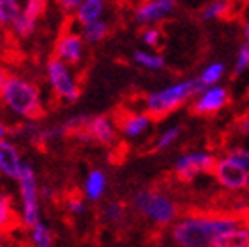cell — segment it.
<instances>
[{
    "instance_id": "11",
    "label": "cell",
    "mask_w": 249,
    "mask_h": 247,
    "mask_svg": "<svg viewBox=\"0 0 249 247\" xmlns=\"http://www.w3.org/2000/svg\"><path fill=\"white\" fill-rule=\"evenodd\" d=\"M53 57L58 58L60 62L67 64L71 67H76L82 64L85 57V43H83L82 35L76 30H64L58 35L55 48H53Z\"/></svg>"
},
{
    "instance_id": "27",
    "label": "cell",
    "mask_w": 249,
    "mask_h": 247,
    "mask_svg": "<svg viewBox=\"0 0 249 247\" xmlns=\"http://www.w3.org/2000/svg\"><path fill=\"white\" fill-rule=\"evenodd\" d=\"M180 134H182V125H180V124H172V125L164 127L163 131L158 134L156 141H154V150L164 152L168 148H172L173 145L178 141Z\"/></svg>"
},
{
    "instance_id": "32",
    "label": "cell",
    "mask_w": 249,
    "mask_h": 247,
    "mask_svg": "<svg viewBox=\"0 0 249 247\" xmlns=\"http://www.w3.org/2000/svg\"><path fill=\"white\" fill-rule=\"evenodd\" d=\"M66 210L71 215H83L89 210V203L83 196H69L66 200Z\"/></svg>"
},
{
    "instance_id": "17",
    "label": "cell",
    "mask_w": 249,
    "mask_h": 247,
    "mask_svg": "<svg viewBox=\"0 0 249 247\" xmlns=\"http://www.w3.org/2000/svg\"><path fill=\"white\" fill-rule=\"evenodd\" d=\"M106 191H108V175L105 173V170L94 168L89 171L82 185V196L85 198V201L99 203L105 198Z\"/></svg>"
},
{
    "instance_id": "3",
    "label": "cell",
    "mask_w": 249,
    "mask_h": 247,
    "mask_svg": "<svg viewBox=\"0 0 249 247\" xmlns=\"http://www.w3.org/2000/svg\"><path fill=\"white\" fill-rule=\"evenodd\" d=\"M196 78L178 80L173 83H168L164 87H159L156 90H150L143 97V111L149 113L152 119H161L166 115L173 113L180 106L187 105L195 99V95L200 92Z\"/></svg>"
},
{
    "instance_id": "20",
    "label": "cell",
    "mask_w": 249,
    "mask_h": 247,
    "mask_svg": "<svg viewBox=\"0 0 249 247\" xmlns=\"http://www.w3.org/2000/svg\"><path fill=\"white\" fill-rule=\"evenodd\" d=\"M226 71H228V67H226L225 62H221V60L209 62V64L198 72V76H196L200 88H209V87L221 85L223 78L226 76Z\"/></svg>"
},
{
    "instance_id": "26",
    "label": "cell",
    "mask_w": 249,
    "mask_h": 247,
    "mask_svg": "<svg viewBox=\"0 0 249 247\" xmlns=\"http://www.w3.org/2000/svg\"><path fill=\"white\" fill-rule=\"evenodd\" d=\"M16 221H18V209L13 203V198L9 193L0 191V229L5 231L13 228Z\"/></svg>"
},
{
    "instance_id": "6",
    "label": "cell",
    "mask_w": 249,
    "mask_h": 247,
    "mask_svg": "<svg viewBox=\"0 0 249 247\" xmlns=\"http://www.w3.org/2000/svg\"><path fill=\"white\" fill-rule=\"evenodd\" d=\"M44 72H46L50 88L57 95V99H60L62 103H76L80 99L82 87H80V80L76 76L74 67L67 66L58 58L52 57L46 62Z\"/></svg>"
},
{
    "instance_id": "29",
    "label": "cell",
    "mask_w": 249,
    "mask_h": 247,
    "mask_svg": "<svg viewBox=\"0 0 249 247\" xmlns=\"http://www.w3.org/2000/svg\"><path fill=\"white\" fill-rule=\"evenodd\" d=\"M164 34L159 27H143L140 30V41L147 48H152V52H156L161 44H163Z\"/></svg>"
},
{
    "instance_id": "41",
    "label": "cell",
    "mask_w": 249,
    "mask_h": 247,
    "mask_svg": "<svg viewBox=\"0 0 249 247\" xmlns=\"http://www.w3.org/2000/svg\"><path fill=\"white\" fill-rule=\"evenodd\" d=\"M0 180H2V175H0Z\"/></svg>"
},
{
    "instance_id": "14",
    "label": "cell",
    "mask_w": 249,
    "mask_h": 247,
    "mask_svg": "<svg viewBox=\"0 0 249 247\" xmlns=\"http://www.w3.org/2000/svg\"><path fill=\"white\" fill-rule=\"evenodd\" d=\"M46 5H48V2H44V0H27L23 4L21 15L15 21V25L11 27L9 32L16 39L32 37L36 29H37V21L44 15V11H46Z\"/></svg>"
},
{
    "instance_id": "34",
    "label": "cell",
    "mask_w": 249,
    "mask_h": 247,
    "mask_svg": "<svg viewBox=\"0 0 249 247\" xmlns=\"http://www.w3.org/2000/svg\"><path fill=\"white\" fill-rule=\"evenodd\" d=\"M39 193H41V200H43V201H53V200H55V196H57L55 189H53L50 184H41V187H39Z\"/></svg>"
},
{
    "instance_id": "15",
    "label": "cell",
    "mask_w": 249,
    "mask_h": 247,
    "mask_svg": "<svg viewBox=\"0 0 249 247\" xmlns=\"http://www.w3.org/2000/svg\"><path fill=\"white\" fill-rule=\"evenodd\" d=\"M23 154L15 140H0V175L7 180H18L25 166Z\"/></svg>"
},
{
    "instance_id": "4",
    "label": "cell",
    "mask_w": 249,
    "mask_h": 247,
    "mask_svg": "<svg viewBox=\"0 0 249 247\" xmlns=\"http://www.w3.org/2000/svg\"><path fill=\"white\" fill-rule=\"evenodd\" d=\"M131 207L136 214L156 226H172L178 219V205L163 191L145 187L138 189L131 198Z\"/></svg>"
},
{
    "instance_id": "16",
    "label": "cell",
    "mask_w": 249,
    "mask_h": 247,
    "mask_svg": "<svg viewBox=\"0 0 249 247\" xmlns=\"http://www.w3.org/2000/svg\"><path fill=\"white\" fill-rule=\"evenodd\" d=\"M154 119L145 111H131L119 120V134L125 140H138L150 131Z\"/></svg>"
},
{
    "instance_id": "40",
    "label": "cell",
    "mask_w": 249,
    "mask_h": 247,
    "mask_svg": "<svg viewBox=\"0 0 249 247\" xmlns=\"http://www.w3.org/2000/svg\"><path fill=\"white\" fill-rule=\"evenodd\" d=\"M2 244H4V231L0 229V247H2Z\"/></svg>"
},
{
    "instance_id": "12",
    "label": "cell",
    "mask_w": 249,
    "mask_h": 247,
    "mask_svg": "<svg viewBox=\"0 0 249 247\" xmlns=\"http://www.w3.org/2000/svg\"><path fill=\"white\" fill-rule=\"evenodd\" d=\"M212 175L221 187H225L228 191H242L249 185V171L237 166L225 154L217 157Z\"/></svg>"
},
{
    "instance_id": "33",
    "label": "cell",
    "mask_w": 249,
    "mask_h": 247,
    "mask_svg": "<svg viewBox=\"0 0 249 247\" xmlns=\"http://www.w3.org/2000/svg\"><path fill=\"white\" fill-rule=\"evenodd\" d=\"M80 2H82V0H58L57 5L64 11V13H67V15H69V13L74 15V11L78 9Z\"/></svg>"
},
{
    "instance_id": "2",
    "label": "cell",
    "mask_w": 249,
    "mask_h": 247,
    "mask_svg": "<svg viewBox=\"0 0 249 247\" xmlns=\"http://www.w3.org/2000/svg\"><path fill=\"white\" fill-rule=\"evenodd\" d=\"M0 105L23 122L39 120L44 111L39 87L29 78L13 72L7 74L4 85L0 88Z\"/></svg>"
},
{
    "instance_id": "30",
    "label": "cell",
    "mask_w": 249,
    "mask_h": 247,
    "mask_svg": "<svg viewBox=\"0 0 249 247\" xmlns=\"http://www.w3.org/2000/svg\"><path fill=\"white\" fill-rule=\"evenodd\" d=\"M249 71V46L248 44H240L237 53H235V60H233V76H242Z\"/></svg>"
},
{
    "instance_id": "13",
    "label": "cell",
    "mask_w": 249,
    "mask_h": 247,
    "mask_svg": "<svg viewBox=\"0 0 249 247\" xmlns=\"http://www.w3.org/2000/svg\"><path fill=\"white\" fill-rule=\"evenodd\" d=\"M13 138L21 140V141H27L32 147H44L52 141H57L58 134L57 129H55V124L52 125H46V124H41L39 120H29V122L19 124L18 127L11 131Z\"/></svg>"
},
{
    "instance_id": "28",
    "label": "cell",
    "mask_w": 249,
    "mask_h": 247,
    "mask_svg": "<svg viewBox=\"0 0 249 247\" xmlns=\"http://www.w3.org/2000/svg\"><path fill=\"white\" fill-rule=\"evenodd\" d=\"M231 9V2L228 0H212L200 9V19L203 21H214V19L225 18Z\"/></svg>"
},
{
    "instance_id": "22",
    "label": "cell",
    "mask_w": 249,
    "mask_h": 247,
    "mask_svg": "<svg viewBox=\"0 0 249 247\" xmlns=\"http://www.w3.org/2000/svg\"><path fill=\"white\" fill-rule=\"evenodd\" d=\"M78 32H80L85 44H99L101 41H105L110 35V23L103 18L97 19V21H92L89 25H83V27H80Z\"/></svg>"
},
{
    "instance_id": "21",
    "label": "cell",
    "mask_w": 249,
    "mask_h": 247,
    "mask_svg": "<svg viewBox=\"0 0 249 247\" xmlns=\"http://www.w3.org/2000/svg\"><path fill=\"white\" fill-rule=\"evenodd\" d=\"M131 58L138 67L150 72H159L166 67V58L159 52H152V50H134Z\"/></svg>"
},
{
    "instance_id": "38",
    "label": "cell",
    "mask_w": 249,
    "mask_h": 247,
    "mask_svg": "<svg viewBox=\"0 0 249 247\" xmlns=\"http://www.w3.org/2000/svg\"><path fill=\"white\" fill-rule=\"evenodd\" d=\"M242 43L249 46V18L242 21Z\"/></svg>"
},
{
    "instance_id": "23",
    "label": "cell",
    "mask_w": 249,
    "mask_h": 247,
    "mask_svg": "<svg viewBox=\"0 0 249 247\" xmlns=\"http://www.w3.org/2000/svg\"><path fill=\"white\" fill-rule=\"evenodd\" d=\"M101 217L110 226H122L127 219V205L120 200L108 201L101 209Z\"/></svg>"
},
{
    "instance_id": "35",
    "label": "cell",
    "mask_w": 249,
    "mask_h": 247,
    "mask_svg": "<svg viewBox=\"0 0 249 247\" xmlns=\"http://www.w3.org/2000/svg\"><path fill=\"white\" fill-rule=\"evenodd\" d=\"M237 131L244 136H249V113L242 115L239 120H237Z\"/></svg>"
},
{
    "instance_id": "37",
    "label": "cell",
    "mask_w": 249,
    "mask_h": 247,
    "mask_svg": "<svg viewBox=\"0 0 249 247\" xmlns=\"http://www.w3.org/2000/svg\"><path fill=\"white\" fill-rule=\"evenodd\" d=\"M5 52H7V37H5L4 30H0V60L4 58Z\"/></svg>"
},
{
    "instance_id": "1",
    "label": "cell",
    "mask_w": 249,
    "mask_h": 247,
    "mask_svg": "<svg viewBox=\"0 0 249 247\" xmlns=\"http://www.w3.org/2000/svg\"><path fill=\"white\" fill-rule=\"evenodd\" d=\"M239 223V219L231 215H184L172 224L170 238L177 247H212L217 235L235 228Z\"/></svg>"
},
{
    "instance_id": "36",
    "label": "cell",
    "mask_w": 249,
    "mask_h": 247,
    "mask_svg": "<svg viewBox=\"0 0 249 247\" xmlns=\"http://www.w3.org/2000/svg\"><path fill=\"white\" fill-rule=\"evenodd\" d=\"M11 134V127L4 122V119L0 117V140H7Z\"/></svg>"
},
{
    "instance_id": "8",
    "label": "cell",
    "mask_w": 249,
    "mask_h": 247,
    "mask_svg": "<svg viewBox=\"0 0 249 247\" xmlns=\"http://www.w3.org/2000/svg\"><path fill=\"white\" fill-rule=\"evenodd\" d=\"M72 138L80 143H99L105 147H111L119 140V125L111 117L90 115L83 129H80Z\"/></svg>"
},
{
    "instance_id": "25",
    "label": "cell",
    "mask_w": 249,
    "mask_h": 247,
    "mask_svg": "<svg viewBox=\"0 0 249 247\" xmlns=\"http://www.w3.org/2000/svg\"><path fill=\"white\" fill-rule=\"evenodd\" d=\"M27 235H29L30 247H53V242H55L53 229L44 221L27 229Z\"/></svg>"
},
{
    "instance_id": "9",
    "label": "cell",
    "mask_w": 249,
    "mask_h": 247,
    "mask_svg": "<svg viewBox=\"0 0 249 247\" xmlns=\"http://www.w3.org/2000/svg\"><path fill=\"white\" fill-rule=\"evenodd\" d=\"M177 0H145L134 5L133 21L143 27H159L161 21L168 19L177 11Z\"/></svg>"
},
{
    "instance_id": "10",
    "label": "cell",
    "mask_w": 249,
    "mask_h": 247,
    "mask_svg": "<svg viewBox=\"0 0 249 247\" xmlns=\"http://www.w3.org/2000/svg\"><path fill=\"white\" fill-rule=\"evenodd\" d=\"M228 103H230V90L225 85L201 88L195 95V99L191 101V111L200 117H211L226 108Z\"/></svg>"
},
{
    "instance_id": "5",
    "label": "cell",
    "mask_w": 249,
    "mask_h": 247,
    "mask_svg": "<svg viewBox=\"0 0 249 247\" xmlns=\"http://www.w3.org/2000/svg\"><path fill=\"white\" fill-rule=\"evenodd\" d=\"M18 184V219L25 228H32L34 224L43 221V200L39 193L37 171L32 162H25L21 175L16 180Z\"/></svg>"
},
{
    "instance_id": "19",
    "label": "cell",
    "mask_w": 249,
    "mask_h": 247,
    "mask_svg": "<svg viewBox=\"0 0 249 247\" xmlns=\"http://www.w3.org/2000/svg\"><path fill=\"white\" fill-rule=\"evenodd\" d=\"M212 247H249V226L239 223L235 228L217 235Z\"/></svg>"
},
{
    "instance_id": "31",
    "label": "cell",
    "mask_w": 249,
    "mask_h": 247,
    "mask_svg": "<svg viewBox=\"0 0 249 247\" xmlns=\"http://www.w3.org/2000/svg\"><path fill=\"white\" fill-rule=\"evenodd\" d=\"M225 156L230 159L231 162H235L237 166L244 168L249 171V148L248 147H233L230 150H226Z\"/></svg>"
},
{
    "instance_id": "24",
    "label": "cell",
    "mask_w": 249,
    "mask_h": 247,
    "mask_svg": "<svg viewBox=\"0 0 249 247\" xmlns=\"http://www.w3.org/2000/svg\"><path fill=\"white\" fill-rule=\"evenodd\" d=\"M23 4L19 0H0V30L9 32L21 15Z\"/></svg>"
},
{
    "instance_id": "7",
    "label": "cell",
    "mask_w": 249,
    "mask_h": 247,
    "mask_svg": "<svg viewBox=\"0 0 249 247\" xmlns=\"http://www.w3.org/2000/svg\"><path fill=\"white\" fill-rule=\"evenodd\" d=\"M216 161L217 156L211 150H187L173 161V171L180 180L191 182L203 173H211Z\"/></svg>"
},
{
    "instance_id": "18",
    "label": "cell",
    "mask_w": 249,
    "mask_h": 247,
    "mask_svg": "<svg viewBox=\"0 0 249 247\" xmlns=\"http://www.w3.org/2000/svg\"><path fill=\"white\" fill-rule=\"evenodd\" d=\"M105 15H106L105 0H82L72 16H74V21L80 27H83V25H89L92 21L103 19Z\"/></svg>"
},
{
    "instance_id": "39",
    "label": "cell",
    "mask_w": 249,
    "mask_h": 247,
    "mask_svg": "<svg viewBox=\"0 0 249 247\" xmlns=\"http://www.w3.org/2000/svg\"><path fill=\"white\" fill-rule=\"evenodd\" d=\"M7 74H9V72H5L4 67H0V88H2V85H4V81H5V78H7Z\"/></svg>"
}]
</instances>
